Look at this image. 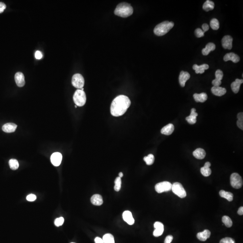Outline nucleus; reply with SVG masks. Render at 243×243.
<instances>
[{"mask_svg": "<svg viewBox=\"0 0 243 243\" xmlns=\"http://www.w3.org/2000/svg\"><path fill=\"white\" fill-rule=\"evenodd\" d=\"M243 83V79H236L235 81H233L231 84V88L233 92L234 93H238L240 89V85Z\"/></svg>", "mask_w": 243, "mask_h": 243, "instance_id": "nucleus-25", "label": "nucleus"}, {"mask_svg": "<svg viewBox=\"0 0 243 243\" xmlns=\"http://www.w3.org/2000/svg\"><path fill=\"white\" fill-rule=\"evenodd\" d=\"M190 76L188 72L181 71L179 77V81L180 86L182 87H185L186 82L190 79Z\"/></svg>", "mask_w": 243, "mask_h": 243, "instance_id": "nucleus-13", "label": "nucleus"}, {"mask_svg": "<svg viewBox=\"0 0 243 243\" xmlns=\"http://www.w3.org/2000/svg\"><path fill=\"white\" fill-rule=\"evenodd\" d=\"M118 175H119V176H118V177H120V178H122V177L123 176V172H119V174H118Z\"/></svg>", "mask_w": 243, "mask_h": 243, "instance_id": "nucleus-48", "label": "nucleus"}, {"mask_svg": "<svg viewBox=\"0 0 243 243\" xmlns=\"http://www.w3.org/2000/svg\"><path fill=\"white\" fill-rule=\"evenodd\" d=\"M174 24L172 22L164 21L156 26L153 32L158 36H162L167 34L173 27Z\"/></svg>", "mask_w": 243, "mask_h": 243, "instance_id": "nucleus-3", "label": "nucleus"}, {"mask_svg": "<svg viewBox=\"0 0 243 243\" xmlns=\"http://www.w3.org/2000/svg\"><path fill=\"white\" fill-rule=\"evenodd\" d=\"M172 190L175 194L180 198H184L186 196V192L180 183H174L172 185Z\"/></svg>", "mask_w": 243, "mask_h": 243, "instance_id": "nucleus-5", "label": "nucleus"}, {"mask_svg": "<svg viewBox=\"0 0 243 243\" xmlns=\"http://www.w3.org/2000/svg\"><path fill=\"white\" fill-rule=\"evenodd\" d=\"M123 217L124 221H126L128 224L133 225L134 224V219L130 211H124L123 214Z\"/></svg>", "mask_w": 243, "mask_h": 243, "instance_id": "nucleus-16", "label": "nucleus"}, {"mask_svg": "<svg viewBox=\"0 0 243 243\" xmlns=\"http://www.w3.org/2000/svg\"><path fill=\"white\" fill-rule=\"evenodd\" d=\"M219 195L221 197L224 198L229 201L231 202L233 200L234 195L232 193L230 192H226L224 190H221L219 192Z\"/></svg>", "mask_w": 243, "mask_h": 243, "instance_id": "nucleus-29", "label": "nucleus"}, {"mask_svg": "<svg viewBox=\"0 0 243 243\" xmlns=\"http://www.w3.org/2000/svg\"><path fill=\"white\" fill-rule=\"evenodd\" d=\"M84 83V79L81 74L76 73L73 75L72 77V83L73 87L77 89L83 88Z\"/></svg>", "mask_w": 243, "mask_h": 243, "instance_id": "nucleus-7", "label": "nucleus"}, {"mask_svg": "<svg viewBox=\"0 0 243 243\" xmlns=\"http://www.w3.org/2000/svg\"><path fill=\"white\" fill-rule=\"evenodd\" d=\"M215 49H216V46L215 44L212 42H209L207 44L205 48L203 49L202 53L203 55H207L211 51L215 50Z\"/></svg>", "mask_w": 243, "mask_h": 243, "instance_id": "nucleus-28", "label": "nucleus"}, {"mask_svg": "<svg viewBox=\"0 0 243 243\" xmlns=\"http://www.w3.org/2000/svg\"><path fill=\"white\" fill-rule=\"evenodd\" d=\"M223 60L225 61H231L233 63H236L240 61V58L237 55L233 52H231L229 53L226 54L224 57Z\"/></svg>", "mask_w": 243, "mask_h": 243, "instance_id": "nucleus-15", "label": "nucleus"}, {"mask_svg": "<svg viewBox=\"0 0 243 243\" xmlns=\"http://www.w3.org/2000/svg\"><path fill=\"white\" fill-rule=\"evenodd\" d=\"M17 125L14 123H7L2 127V130L6 133H12L15 132L17 129Z\"/></svg>", "mask_w": 243, "mask_h": 243, "instance_id": "nucleus-18", "label": "nucleus"}, {"mask_svg": "<svg viewBox=\"0 0 243 243\" xmlns=\"http://www.w3.org/2000/svg\"><path fill=\"white\" fill-rule=\"evenodd\" d=\"M6 6L5 4L3 2H0V13L3 12L5 9L6 8Z\"/></svg>", "mask_w": 243, "mask_h": 243, "instance_id": "nucleus-44", "label": "nucleus"}, {"mask_svg": "<svg viewBox=\"0 0 243 243\" xmlns=\"http://www.w3.org/2000/svg\"><path fill=\"white\" fill-rule=\"evenodd\" d=\"M131 104L129 98L124 95H120L114 99L110 107L111 114L114 117L122 116L125 113Z\"/></svg>", "mask_w": 243, "mask_h": 243, "instance_id": "nucleus-1", "label": "nucleus"}, {"mask_svg": "<svg viewBox=\"0 0 243 243\" xmlns=\"http://www.w3.org/2000/svg\"><path fill=\"white\" fill-rule=\"evenodd\" d=\"M211 232L208 230H205L203 232H199L197 235V237L200 241H205L209 238Z\"/></svg>", "mask_w": 243, "mask_h": 243, "instance_id": "nucleus-24", "label": "nucleus"}, {"mask_svg": "<svg viewBox=\"0 0 243 243\" xmlns=\"http://www.w3.org/2000/svg\"><path fill=\"white\" fill-rule=\"evenodd\" d=\"M195 34L196 37H197L198 38H201L205 35V32H203V31L201 29L199 28L195 29Z\"/></svg>", "mask_w": 243, "mask_h": 243, "instance_id": "nucleus-38", "label": "nucleus"}, {"mask_svg": "<svg viewBox=\"0 0 243 243\" xmlns=\"http://www.w3.org/2000/svg\"><path fill=\"white\" fill-rule=\"evenodd\" d=\"M75 108H76L77 107V106H75Z\"/></svg>", "mask_w": 243, "mask_h": 243, "instance_id": "nucleus-49", "label": "nucleus"}, {"mask_svg": "<svg viewBox=\"0 0 243 243\" xmlns=\"http://www.w3.org/2000/svg\"><path fill=\"white\" fill-rule=\"evenodd\" d=\"M15 81L17 86L19 87H23L25 84L24 76L21 72H17L15 74Z\"/></svg>", "mask_w": 243, "mask_h": 243, "instance_id": "nucleus-14", "label": "nucleus"}, {"mask_svg": "<svg viewBox=\"0 0 243 243\" xmlns=\"http://www.w3.org/2000/svg\"><path fill=\"white\" fill-rule=\"evenodd\" d=\"M193 155L196 159L202 160L205 157L206 152L205 150L203 149L198 148L193 152Z\"/></svg>", "mask_w": 243, "mask_h": 243, "instance_id": "nucleus-27", "label": "nucleus"}, {"mask_svg": "<svg viewBox=\"0 0 243 243\" xmlns=\"http://www.w3.org/2000/svg\"><path fill=\"white\" fill-rule=\"evenodd\" d=\"M95 243H104L102 239L97 237L95 239Z\"/></svg>", "mask_w": 243, "mask_h": 243, "instance_id": "nucleus-46", "label": "nucleus"}, {"mask_svg": "<svg viewBox=\"0 0 243 243\" xmlns=\"http://www.w3.org/2000/svg\"><path fill=\"white\" fill-rule=\"evenodd\" d=\"M115 186L114 187V189L116 191H119L121 188V178L119 177H117L114 181Z\"/></svg>", "mask_w": 243, "mask_h": 243, "instance_id": "nucleus-37", "label": "nucleus"}, {"mask_svg": "<svg viewBox=\"0 0 243 243\" xmlns=\"http://www.w3.org/2000/svg\"><path fill=\"white\" fill-rule=\"evenodd\" d=\"M92 203L94 205L100 206L103 203L102 197L99 194H95L91 199Z\"/></svg>", "mask_w": 243, "mask_h": 243, "instance_id": "nucleus-22", "label": "nucleus"}, {"mask_svg": "<svg viewBox=\"0 0 243 243\" xmlns=\"http://www.w3.org/2000/svg\"><path fill=\"white\" fill-rule=\"evenodd\" d=\"M173 237L172 235L167 236L164 240V243H171L173 240Z\"/></svg>", "mask_w": 243, "mask_h": 243, "instance_id": "nucleus-43", "label": "nucleus"}, {"mask_svg": "<svg viewBox=\"0 0 243 243\" xmlns=\"http://www.w3.org/2000/svg\"><path fill=\"white\" fill-rule=\"evenodd\" d=\"M155 231H153V235L155 237H159L163 234L164 231V226L163 223L157 221L154 224Z\"/></svg>", "mask_w": 243, "mask_h": 243, "instance_id": "nucleus-11", "label": "nucleus"}, {"mask_svg": "<svg viewBox=\"0 0 243 243\" xmlns=\"http://www.w3.org/2000/svg\"><path fill=\"white\" fill-rule=\"evenodd\" d=\"M172 184L168 182H163L158 183L155 186L156 191L158 193L167 192L172 190Z\"/></svg>", "mask_w": 243, "mask_h": 243, "instance_id": "nucleus-8", "label": "nucleus"}, {"mask_svg": "<svg viewBox=\"0 0 243 243\" xmlns=\"http://www.w3.org/2000/svg\"><path fill=\"white\" fill-rule=\"evenodd\" d=\"M102 239L104 243H115L114 236L111 234H105Z\"/></svg>", "mask_w": 243, "mask_h": 243, "instance_id": "nucleus-31", "label": "nucleus"}, {"mask_svg": "<svg viewBox=\"0 0 243 243\" xmlns=\"http://www.w3.org/2000/svg\"><path fill=\"white\" fill-rule=\"evenodd\" d=\"M232 42L233 38L231 36H225L221 40L222 46L224 49L231 50L232 48Z\"/></svg>", "mask_w": 243, "mask_h": 243, "instance_id": "nucleus-9", "label": "nucleus"}, {"mask_svg": "<svg viewBox=\"0 0 243 243\" xmlns=\"http://www.w3.org/2000/svg\"><path fill=\"white\" fill-rule=\"evenodd\" d=\"M237 125L239 129L243 130V113H240L237 114Z\"/></svg>", "mask_w": 243, "mask_h": 243, "instance_id": "nucleus-35", "label": "nucleus"}, {"mask_svg": "<svg viewBox=\"0 0 243 243\" xmlns=\"http://www.w3.org/2000/svg\"><path fill=\"white\" fill-rule=\"evenodd\" d=\"M238 214L240 215H242L243 214V207H240V208H239L237 212Z\"/></svg>", "mask_w": 243, "mask_h": 243, "instance_id": "nucleus-47", "label": "nucleus"}, {"mask_svg": "<svg viewBox=\"0 0 243 243\" xmlns=\"http://www.w3.org/2000/svg\"><path fill=\"white\" fill-rule=\"evenodd\" d=\"M230 182L232 186L235 189H240L243 186L242 177L237 173H233L231 175Z\"/></svg>", "mask_w": 243, "mask_h": 243, "instance_id": "nucleus-6", "label": "nucleus"}, {"mask_svg": "<svg viewBox=\"0 0 243 243\" xmlns=\"http://www.w3.org/2000/svg\"><path fill=\"white\" fill-rule=\"evenodd\" d=\"M10 168L13 170H17L19 167V164L18 161L15 159H11L9 162Z\"/></svg>", "mask_w": 243, "mask_h": 243, "instance_id": "nucleus-32", "label": "nucleus"}, {"mask_svg": "<svg viewBox=\"0 0 243 243\" xmlns=\"http://www.w3.org/2000/svg\"><path fill=\"white\" fill-rule=\"evenodd\" d=\"M64 222V218L63 217H59L55 219V225L57 226H60L62 225Z\"/></svg>", "mask_w": 243, "mask_h": 243, "instance_id": "nucleus-39", "label": "nucleus"}, {"mask_svg": "<svg viewBox=\"0 0 243 243\" xmlns=\"http://www.w3.org/2000/svg\"><path fill=\"white\" fill-rule=\"evenodd\" d=\"M210 166H211V163L209 162H207L205 164L204 166L201 168L200 172L203 176L207 177L211 175L212 170L210 168Z\"/></svg>", "mask_w": 243, "mask_h": 243, "instance_id": "nucleus-20", "label": "nucleus"}, {"mask_svg": "<svg viewBox=\"0 0 243 243\" xmlns=\"http://www.w3.org/2000/svg\"><path fill=\"white\" fill-rule=\"evenodd\" d=\"M193 97L196 102L203 103L208 99V96L206 93L202 92L200 94L195 93L193 95Z\"/></svg>", "mask_w": 243, "mask_h": 243, "instance_id": "nucleus-23", "label": "nucleus"}, {"mask_svg": "<svg viewBox=\"0 0 243 243\" xmlns=\"http://www.w3.org/2000/svg\"><path fill=\"white\" fill-rule=\"evenodd\" d=\"M202 29L203 30V31L204 32L208 31L209 30V25L207 24H203L202 25Z\"/></svg>", "mask_w": 243, "mask_h": 243, "instance_id": "nucleus-45", "label": "nucleus"}, {"mask_svg": "<svg viewBox=\"0 0 243 243\" xmlns=\"http://www.w3.org/2000/svg\"><path fill=\"white\" fill-rule=\"evenodd\" d=\"M215 79L212 81V84L214 87H219L221 84V80L223 77V73L220 69H218L215 72Z\"/></svg>", "mask_w": 243, "mask_h": 243, "instance_id": "nucleus-10", "label": "nucleus"}, {"mask_svg": "<svg viewBox=\"0 0 243 243\" xmlns=\"http://www.w3.org/2000/svg\"><path fill=\"white\" fill-rule=\"evenodd\" d=\"M211 92L216 96H221L226 93V90L225 88L220 87H213L211 88Z\"/></svg>", "mask_w": 243, "mask_h": 243, "instance_id": "nucleus-19", "label": "nucleus"}, {"mask_svg": "<svg viewBox=\"0 0 243 243\" xmlns=\"http://www.w3.org/2000/svg\"><path fill=\"white\" fill-rule=\"evenodd\" d=\"M73 99L77 106H84L87 100L86 94L81 89H77L73 95Z\"/></svg>", "mask_w": 243, "mask_h": 243, "instance_id": "nucleus-4", "label": "nucleus"}, {"mask_svg": "<svg viewBox=\"0 0 243 243\" xmlns=\"http://www.w3.org/2000/svg\"><path fill=\"white\" fill-rule=\"evenodd\" d=\"M62 160V155L60 153H54L51 155L50 160L55 166H59L61 164Z\"/></svg>", "mask_w": 243, "mask_h": 243, "instance_id": "nucleus-12", "label": "nucleus"}, {"mask_svg": "<svg viewBox=\"0 0 243 243\" xmlns=\"http://www.w3.org/2000/svg\"></svg>", "mask_w": 243, "mask_h": 243, "instance_id": "nucleus-50", "label": "nucleus"}, {"mask_svg": "<svg viewBox=\"0 0 243 243\" xmlns=\"http://www.w3.org/2000/svg\"><path fill=\"white\" fill-rule=\"evenodd\" d=\"M35 57L36 59L37 60H40L42 57V52L41 51H39V50L36 51L35 52Z\"/></svg>", "mask_w": 243, "mask_h": 243, "instance_id": "nucleus-42", "label": "nucleus"}, {"mask_svg": "<svg viewBox=\"0 0 243 243\" xmlns=\"http://www.w3.org/2000/svg\"><path fill=\"white\" fill-rule=\"evenodd\" d=\"M174 130V126L172 123H169L164 127L161 130V133L165 135H170L173 133Z\"/></svg>", "mask_w": 243, "mask_h": 243, "instance_id": "nucleus-21", "label": "nucleus"}, {"mask_svg": "<svg viewBox=\"0 0 243 243\" xmlns=\"http://www.w3.org/2000/svg\"><path fill=\"white\" fill-rule=\"evenodd\" d=\"M210 27L211 28L214 30H218L219 28V23L218 20L217 19H213L210 21Z\"/></svg>", "mask_w": 243, "mask_h": 243, "instance_id": "nucleus-36", "label": "nucleus"}, {"mask_svg": "<svg viewBox=\"0 0 243 243\" xmlns=\"http://www.w3.org/2000/svg\"><path fill=\"white\" fill-rule=\"evenodd\" d=\"M220 243H235V240L232 238L230 237H225L221 239L220 241Z\"/></svg>", "mask_w": 243, "mask_h": 243, "instance_id": "nucleus-40", "label": "nucleus"}, {"mask_svg": "<svg viewBox=\"0 0 243 243\" xmlns=\"http://www.w3.org/2000/svg\"><path fill=\"white\" fill-rule=\"evenodd\" d=\"M144 160L145 161L147 165H152L155 161V157L152 154H149L148 155L144 158Z\"/></svg>", "mask_w": 243, "mask_h": 243, "instance_id": "nucleus-33", "label": "nucleus"}, {"mask_svg": "<svg viewBox=\"0 0 243 243\" xmlns=\"http://www.w3.org/2000/svg\"><path fill=\"white\" fill-rule=\"evenodd\" d=\"M222 221L225 225L228 228H231L232 225V221L231 218L228 216H224L222 218Z\"/></svg>", "mask_w": 243, "mask_h": 243, "instance_id": "nucleus-34", "label": "nucleus"}, {"mask_svg": "<svg viewBox=\"0 0 243 243\" xmlns=\"http://www.w3.org/2000/svg\"><path fill=\"white\" fill-rule=\"evenodd\" d=\"M37 199V197L35 195L30 194L28 195L26 198V199L28 201L32 202L34 201Z\"/></svg>", "mask_w": 243, "mask_h": 243, "instance_id": "nucleus-41", "label": "nucleus"}, {"mask_svg": "<svg viewBox=\"0 0 243 243\" xmlns=\"http://www.w3.org/2000/svg\"><path fill=\"white\" fill-rule=\"evenodd\" d=\"M214 6H215V4L214 2L210 0H207L203 4V9L206 11H209L213 10L214 9Z\"/></svg>", "mask_w": 243, "mask_h": 243, "instance_id": "nucleus-30", "label": "nucleus"}, {"mask_svg": "<svg viewBox=\"0 0 243 243\" xmlns=\"http://www.w3.org/2000/svg\"><path fill=\"white\" fill-rule=\"evenodd\" d=\"M197 113L196 112V109L195 108H192L191 110V113L190 115L186 118V120L187 122L190 124H194L196 123L197 121Z\"/></svg>", "mask_w": 243, "mask_h": 243, "instance_id": "nucleus-17", "label": "nucleus"}, {"mask_svg": "<svg viewBox=\"0 0 243 243\" xmlns=\"http://www.w3.org/2000/svg\"><path fill=\"white\" fill-rule=\"evenodd\" d=\"M133 12V9L129 3L123 2L117 5L115 9L114 14L123 18H126L131 15Z\"/></svg>", "mask_w": 243, "mask_h": 243, "instance_id": "nucleus-2", "label": "nucleus"}, {"mask_svg": "<svg viewBox=\"0 0 243 243\" xmlns=\"http://www.w3.org/2000/svg\"><path fill=\"white\" fill-rule=\"evenodd\" d=\"M209 68V65L207 64H203L201 65H194L193 66V69L195 70L196 73H200L202 74L205 72V70L208 69Z\"/></svg>", "mask_w": 243, "mask_h": 243, "instance_id": "nucleus-26", "label": "nucleus"}]
</instances>
